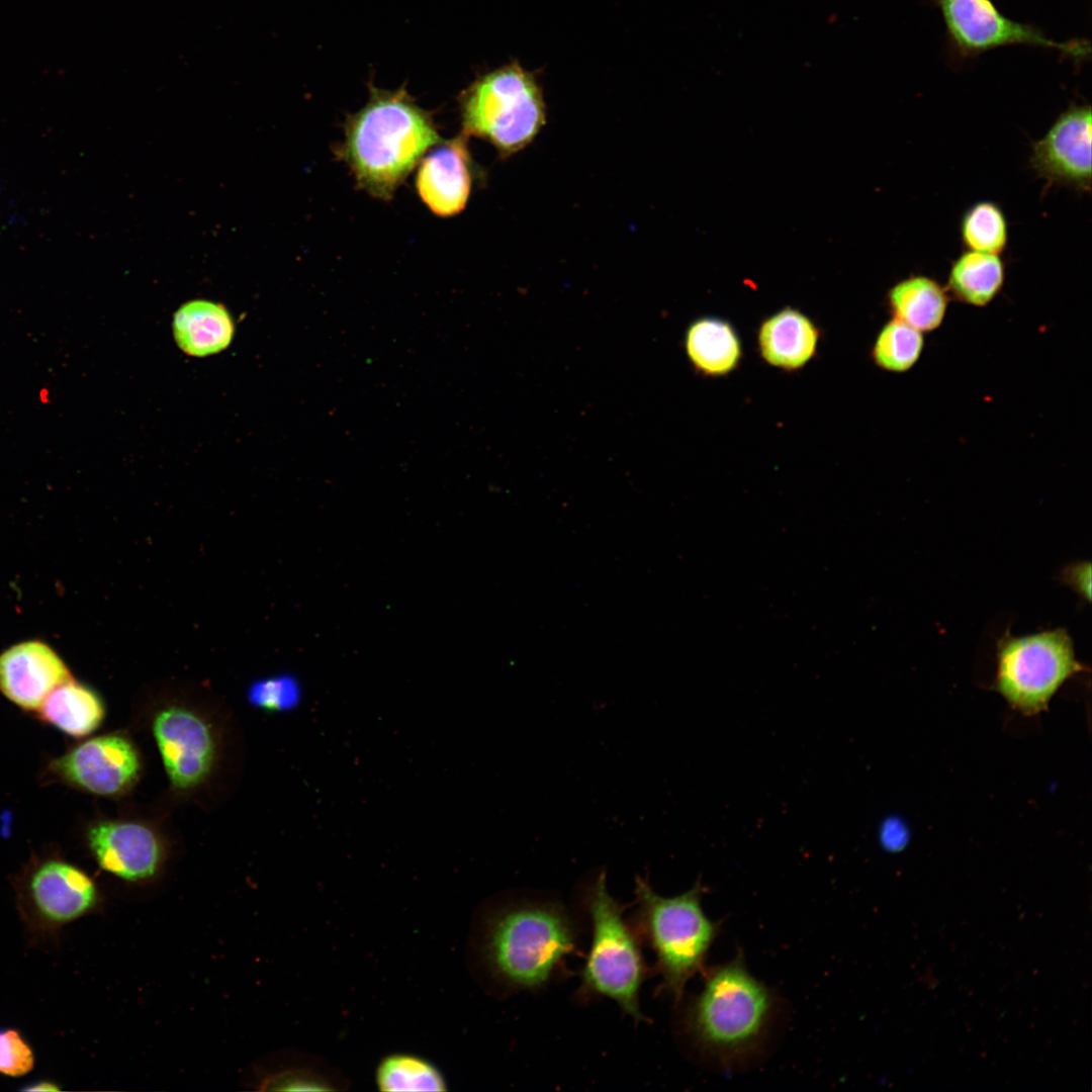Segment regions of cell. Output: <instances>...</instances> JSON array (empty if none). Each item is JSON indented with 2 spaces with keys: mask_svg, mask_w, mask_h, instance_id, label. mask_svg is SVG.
<instances>
[{
  "mask_svg": "<svg viewBox=\"0 0 1092 1092\" xmlns=\"http://www.w3.org/2000/svg\"><path fill=\"white\" fill-rule=\"evenodd\" d=\"M707 889L697 881L687 892L663 897L646 879H635L637 908L634 929L656 957L655 971L661 977L657 994L680 1002L689 981L706 971L710 949L720 933L721 923L711 920L702 908Z\"/></svg>",
  "mask_w": 1092,
  "mask_h": 1092,
  "instance_id": "cell-4",
  "label": "cell"
},
{
  "mask_svg": "<svg viewBox=\"0 0 1092 1092\" xmlns=\"http://www.w3.org/2000/svg\"><path fill=\"white\" fill-rule=\"evenodd\" d=\"M905 828L896 820H888L881 829V840L889 850H897L905 844Z\"/></svg>",
  "mask_w": 1092,
  "mask_h": 1092,
  "instance_id": "cell-28",
  "label": "cell"
},
{
  "mask_svg": "<svg viewBox=\"0 0 1092 1092\" xmlns=\"http://www.w3.org/2000/svg\"><path fill=\"white\" fill-rule=\"evenodd\" d=\"M1090 570L1089 562H1079L1069 565L1063 572L1064 580L1087 601L1091 598Z\"/></svg>",
  "mask_w": 1092,
  "mask_h": 1092,
  "instance_id": "cell-27",
  "label": "cell"
},
{
  "mask_svg": "<svg viewBox=\"0 0 1092 1092\" xmlns=\"http://www.w3.org/2000/svg\"><path fill=\"white\" fill-rule=\"evenodd\" d=\"M88 841L99 866L126 881H141L155 875L162 848L156 834L135 822L104 821L92 826Z\"/></svg>",
  "mask_w": 1092,
  "mask_h": 1092,
  "instance_id": "cell-13",
  "label": "cell"
},
{
  "mask_svg": "<svg viewBox=\"0 0 1092 1092\" xmlns=\"http://www.w3.org/2000/svg\"><path fill=\"white\" fill-rule=\"evenodd\" d=\"M996 659L992 688L1012 709L1028 716L1045 711L1063 684L1086 669L1064 628L1020 637L1006 632L997 642Z\"/></svg>",
  "mask_w": 1092,
  "mask_h": 1092,
  "instance_id": "cell-7",
  "label": "cell"
},
{
  "mask_svg": "<svg viewBox=\"0 0 1092 1092\" xmlns=\"http://www.w3.org/2000/svg\"><path fill=\"white\" fill-rule=\"evenodd\" d=\"M375 1084L386 1092L448 1090L446 1078L436 1065L408 1053L383 1057L375 1069Z\"/></svg>",
  "mask_w": 1092,
  "mask_h": 1092,
  "instance_id": "cell-22",
  "label": "cell"
},
{
  "mask_svg": "<svg viewBox=\"0 0 1092 1092\" xmlns=\"http://www.w3.org/2000/svg\"><path fill=\"white\" fill-rule=\"evenodd\" d=\"M34 1065L32 1050L15 1029H0V1073L20 1077Z\"/></svg>",
  "mask_w": 1092,
  "mask_h": 1092,
  "instance_id": "cell-26",
  "label": "cell"
},
{
  "mask_svg": "<svg viewBox=\"0 0 1092 1092\" xmlns=\"http://www.w3.org/2000/svg\"><path fill=\"white\" fill-rule=\"evenodd\" d=\"M1005 280L1006 264L1000 255L965 250L951 262L945 288L950 299L986 307L1001 293Z\"/></svg>",
  "mask_w": 1092,
  "mask_h": 1092,
  "instance_id": "cell-19",
  "label": "cell"
},
{
  "mask_svg": "<svg viewBox=\"0 0 1092 1092\" xmlns=\"http://www.w3.org/2000/svg\"><path fill=\"white\" fill-rule=\"evenodd\" d=\"M577 944L575 924L561 905L524 902L482 910L468 954L472 970L489 984L535 990L565 969Z\"/></svg>",
  "mask_w": 1092,
  "mask_h": 1092,
  "instance_id": "cell-1",
  "label": "cell"
},
{
  "mask_svg": "<svg viewBox=\"0 0 1092 1092\" xmlns=\"http://www.w3.org/2000/svg\"><path fill=\"white\" fill-rule=\"evenodd\" d=\"M30 892L39 913L53 922H68L96 903L93 881L78 868L60 860L41 864L30 881Z\"/></svg>",
  "mask_w": 1092,
  "mask_h": 1092,
  "instance_id": "cell-15",
  "label": "cell"
},
{
  "mask_svg": "<svg viewBox=\"0 0 1092 1092\" xmlns=\"http://www.w3.org/2000/svg\"><path fill=\"white\" fill-rule=\"evenodd\" d=\"M886 300L893 318L925 334L941 327L950 296L936 279L911 274L890 287Z\"/></svg>",
  "mask_w": 1092,
  "mask_h": 1092,
  "instance_id": "cell-18",
  "label": "cell"
},
{
  "mask_svg": "<svg viewBox=\"0 0 1092 1092\" xmlns=\"http://www.w3.org/2000/svg\"><path fill=\"white\" fill-rule=\"evenodd\" d=\"M924 347L923 333L892 317L879 331L871 357L886 372L905 373L918 363Z\"/></svg>",
  "mask_w": 1092,
  "mask_h": 1092,
  "instance_id": "cell-24",
  "label": "cell"
},
{
  "mask_svg": "<svg viewBox=\"0 0 1092 1092\" xmlns=\"http://www.w3.org/2000/svg\"><path fill=\"white\" fill-rule=\"evenodd\" d=\"M959 233L966 250L1001 255L1009 242V223L995 201L979 200L963 213Z\"/></svg>",
  "mask_w": 1092,
  "mask_h": 1092,
  "instance_id": "cell-23",
  "label": "cell"
},
{
  "mask_svg": "<svg viewBox=\"0 0 1092 1092\" xmlns=\"http://www.w3.org/2000/svg\"><path fill=\"white\" fill-rule=\"evenodd\" d=\"M172 328L178 347L194 357L223 351L235 334L234 321L225 306L205 299L181 305L174 314Z\"/></svg>",
  "mask_w": 1092,
  "mask_h": 1092,
  "instance_id": "cell-17",
  "label": "cell"
},
{
  "mask_svg": "<svg viewBox=\"0 0 1092 1092\" xmlns=\"http://www.w3.org/2000/svg\"><path fill=\"white\" fill-rule=\"evenodd\" d=\"M298 684L289 676L261 680L252 686L249 697L252 704L267 710L291 709L299 701Z\"/></svg>",
  "mask_w": 1092,
  "mask_h": 1092,
  "instance_id": "cell-25",
  "label": "cell"
},
{
  "mask_svg": "<svg viewBox=\"0 0 1092 1092\" xmlns=\"http://www.w3.org/2000/svg\"><path fill=\"white\" fill-rule=\"evenodd\" d=\"M71 677L60 655L39 640L19 642L0 654V691L24 710L37 711L47 697Z\"/></svg>",
  "mask_w": 1092,
  "mask_h": 1092,
  "instance_id": "cell-12",
  "label": "cell"
},
{
  "mask_svg": "<svg viewBox=\"0 0 1092 1092\" xmlns=\"http://www.w3.org/2000/svg\"><path fill=\"white\" fill-rule=\"evenodd\" d=\"M153 730L165 769L176 788H193L207 777L214 742L208 725L198 715L169 707L156 716Z\"/></svg>",
  "mask_w": 1092,
  "mask_h": 1092,
  "instance_id": "cell-11",
  "label": "cell"
},
{
  "mask_svg": "<svg viewBox=\"0 0 1092 1092\" xmlns=\"http://www.w3.org/2000/svg\"><path fill=\"white\" fill-rule=\"evenodd\" d=\"M941 13L949 57L964 62L1008 46H1031L1059 53L1075 64L1089 59L1087 39L1057 41L1032 24L1002 14L993 0H929Z\"/></svg>",
  "mask_w": 1092,
  "mask_h": 1092,
  "instance_id": "cell-8",
  "label": "cell"
},
{
  "mask_svg": "<svg viewBox=\"0 0 1092 1092\" xmlns=\"http://www.w3.org/2000/svg\"><path fill=\"white\" fill-rule=\"evenodd\" d=\"M370 92L365 106L348 117L337 154L359 187L388 200L441 140L431 115L405 90Z\"/></svg>",
  "mask_w": 1092,
  "mask_h": 1092,
  "instance_id": "cell-2",
  "label": "cell"
},
{
  "mask_svg": "<svg viewBox=\"0 0 1092 1092\" xmlns=\"http://www.w3.org/2000/svg\"><path fill=\"white\" fill-rule=\"evenodd\" d=\"M37 712L41 720L74 737L92 733L105 714L99 696L73 677L58 686Z\"/></svg>",
  "mask_w": 1092,
  "mask_h": 1092,
  "instance_id": "cell-21",
  "label": "cell"
},
{
  "mask_svg": "<svg viewBox=\"0 0 1092 1092\" xmlns=\"http://www.w3.org/2000/svg\"><path fill=\"white\" fill-rule=\"evenodd\" d=\"M583 904L590 918L592 941L581 970L579 996L609 998L635 1021L646 1020L639 1000L648 975L641 939L624 919L626 906L610 894L604 869L584 884Z\"/></svg>",
  "mask_w": 1092,
  "mask_h": 1092,
  "instance_id": "cell-5",
  "label": "cell"
},
{
  "mask_svg": "<svg viewBox=\"0 0 1092 1092\" xmlns=\"http://www.w3.org/2000/svg\"><path fill=\"white\" fill-rule=\"evenodd\" d=\"M53 770L67 783L86 792L113 796L126 791L138 779L140 758L132 743L118 735L91 738L59 757Z\"/></svg>",
  "mask_w": 1092,
  "mask_h": 1092,
  "instance_id": "cell-10",
  "label": "cell"
},
{
  "mask_svg": "<svg viewBox=\"0 0 1092 1092\" xmlns=\"http://www.w3.org/2000/svg\"><path fill=\"white\" fill-rule=\"evenodd\" d=\"M1091 123L1088 103H1072L1031 146L1029 167L1045 188L1091 191Z\"/></svg>",
  "mask_w": 1092,
  "mask_h": 1092,
  "instance_id": "cell-9",
  "label": "cell"
},
{
  "mask_svg": "<svg viewBox=\"0 0 1092 1092\" xmlns=\"http://www.w3.org/2000/svg\"><path fill=\"white\" fill-rule=\"evenodd\" d=\"M819 331L806 314L786 307L763 321L757 342L761 357L771 366L797 370L815 355Z\"/></svg>",
  "mask_w": 1092,
  "mask_h": 1092,
  "instance_id": "cell-16",
  "label": "cell"
},
{
  "mask_svg": "<svg viewBox=\"0 0 1092 1092\" xmlns=\"http://www.w3.org/2000/svg\"><path fill=\"white\" fill-rule=\"evenodd\" d=\"M686 350L696 369L708 376L732 372L742 356L740 339L731 324L709 316L699 318L689 327Z\"/></svg>",
  "mask_w": 1092,
  "mask_h": 1092,
  "instance_id": "cell-20",
  "label": "cell"
},
{
  "mask_svg": "<svg viewBox=\"0 0 1092 1092\" xmlns=\"http://www.w3.org/2000/svg\"><path fill=\"white\" fill-rule=\"evenodd\" d=\"M460 111L463 134L487 141L502 157L531 144L546 122L542 89L518 63L477 78L461 94Z\"/></svg>",
  "mask_w": 1092,
  "mask_h": 1092,
  "instance_id": "cell-6",
  "label": "cell"
},
{
  "mask_svg": "<svg viewBox=\"0 0 1092 1092\" xmlns=\"http://www.w3.org/2000/svg\"><path fill=\"white\" fill-rule=\"evenodd\" d=\"M471 160L467 136L438 143L421 162L416 187L423 202L440 216H451L465 207L471 190Z\"/></svg>",
  "mask_w": 1092,
  "mask_h": 1092,
  "instance_id": "cell-14",
  "label": "cell"
},
{
  "mask_svg": "<svg viewBox=\"0 0 1092 1092\" xmlns=\"http://www.w3.org/2000/svg\"><path fill=\"white\" fill-rule=\"evenodd\" d=\"M22 1090H24V1091H56V1090H59V1087L57 1085H55L54 1083L41 1081V1082L33 1083L32 1085H29L28 1087H24Z\"/></svg>",
  "mask_w": 1092,
  "mask_h": 1092,
  "instance_id": "cell-29",
  "label": "cell"
},
{
  "mask_svg": "<svg viewBox=\"0 0 1092 1092\" xmlns=\"http://www.w3.org/2000/svg\"><path fill=\"white\" fill-rule=\"evenodd\" d=\"M684 1023L691 1040L721 1067L741 1066L763 1049L778 1011L777 996L748 971L742 953L706 969Z\"/></svg>",
  "mask_w": 1092,
  "mask_h": 1092,
  "instance_id": "cell-3",
  "label": "cell"
}]
</instances>
